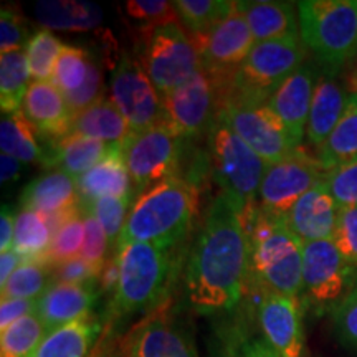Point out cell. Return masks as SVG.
<instances>
[{
	"instance_id": "obj_1",
	"label": "cell",
	"mask_w": 357,
	"mask_h": 357,
	"mask_svg": "<svg viewBox=\"0 0 357 357\" xmlns=\"http://www.w3.org/2000/svg\"><path fill=\"white\" fill-rule=\"evenodd\" d=\"M250 276L247 231L238 213L220 194L208 205L185 266L187 303L205 316L234 311Z\"/></svg>"
},
{
	"instance_id": "obj_2",
	"label": "cell",
	"mask_w": 357,
	"mask_h": 357,
	"mask_svg": "<svg viewBox=\"0 0 357 357\" xmlns=\"http://www.w3.org/2000/svg\"><path fill=\"white\" fill-rule=\"evenodd\" d=\"M199 211V192L192 182L177 176L141 190L134 200L116 250L128 243L181 247Z\"/></svg>"
},
{
	"instance_id": "obj_3",
	"label": "cell",
	"mask_w": 357,
	"mask_h": 357,
	"mask_svg": "<svg viewBox=\"0 0 357 357\" xmlns=\"http://www.w3.org/2000/svg\"><path fill=\"white\" fill-rule=\"evenodd\" d=\"M250 250V276L258 288L287 296L303 294V242L283 217L257 205L242 222Z\"/></svg>"
},
{
	"instance_id": "obj_4",
	"label": "cell",
	"mask_w": 357,
	"mask_h": 357,
	"mask_svg": "<svg viewBox=\"0 0 357 357\" xmlns=\"http://www.w3.org/2000/svg\"><path fill=\"white\" fill-rule=\"evenodd\" d=\"M181 247H158L136 242L116 250L119 283L109 314L113 318H124L146 312L166 300L176 281Z\"/></svg>"
},
{
	"instance_id": "obj_5",
	"label": "cell",
	"mask_w": 357,
	"mask_h": 357,
	"mask_svg": "<svg viewBox=\"0 0 357 357\" xmlns=\"http://www.w3.org/2000/svg\"><path fill=\"white\" fill-rule=\"evenodd\" d=\"M213 178L242 222L258 205L268 164L227 124L220 114L208 129Z\"/></svg>"
},
{
	"instance_id": "obj_6",
	"label": "cell",
	"mask_w": 357,
	"mask_h": 357,
	"mask_svg": "<svg viewBox=\"0 0 357 357\" xmlns=\"http://www.w3.org/2000/svg\"><path fill=\"white\" fill-rule=\"evenodd\" d=\"M300 35L326 68L336 71L357 60L356 0L298 2Z\"/></svg>"
},
{
	"instance_id": "obj_7",
	"label": "cell",
	"mask_w": 357,
	"mask_h": 357,
	"mask_svg": "<svg viewBox=\"0 0 357 357\" xmlns=\"http://www.w3.org/2000/svg\"><path fill=\"white\" fill-rule=\"evenodd\" d=\"M305 63L306 47L301 37L255 43L236 70L220 109L227 105H266L276 89Z\"/></svg>"
},
{
	"instance_id": "obj_8",
	"label": "cell",
	"mask_w": 357,
	"mask_h": 357,
	"mask_svg": "<svg viewBox=\"0 0 357 357\" xmlns=\"http://www.w3.org/2000/svg\"><path fill=\"white\" fill-rule=\"evenodd\" d=\"M141 37L137 60L144 66L160 98L181 88L202 71L197 48L177 24L162 25Z\"/></svg>"
},
{
	"instance_id": "obj_9",
	"label": "cell",
	"mask_w": 357,
	"mask_h": 357,
	"mask_svg": "<svg viewBox=\"0 0 357 357\" xmlns=\"http://www.w3.org/2000/svg\"><path fill=\"white\" fill-rule=\"evenodd\" d=\"M197 48L202 71L207 73L215 84L220 106L225 101L236 70L247 60L255 47L250 26L243 13L238 10V2L234 10L204 37H189Z\"/></svg>"
},
{
	"instance_id": "obj_10",
	"label": "cell",
	"mask_w": 357,
	"mask_h": 357,
	"mask_svg": "<svg viewBox=\"0 0 357 357\" xmlns=\"http://www.w3.org/2000/svg\"><path fill=\"white\" fill-rule=\"evenodd\" d=\"M184 139L164 119L144 131L129 134L121 151L134 187L144 190L155 182L176 176Z\"/></svg>"
},
{
	"instance_id": "obj_11",
	"label": "cell",
	"mask_w": 357,
	"mask_h": 357,
	"mask_svg": "<svg viewBox=\"0 0 357 357\" xmlns=\"http://www.w3.org/2000/svg\"><path fill=\"white\" fill-rule=\"evenodd\" d=\"M326 174L328 171L319 159L300 146L288 158L266 167L258 204L265 211L284 218L306 192L324 182Z\"/></svg>"
},
{
	"instance_id": "obj_12",
	"label": "cell",
	"mask_w": 357,
	"mask_h": 357,
	"mask_svg": "<svg viewBox=\"0 0 357 357\" xmlns=\"http://www.w3.org/2000/svg\"><path fill=\"white\" fill-rule=\"evenodd\" d=\"M357 268L339 253L333 240L303 243V294L312 307H334L349 291Z\"/></svg>"
},
{
	"instance_id": "obj_13",
	"label": "cell",
	"mask_w": 357,
	"mask_h": 357,
	"mask_svg": "<svg viewBox=\"0 0 357 357\" xmlns=\"http://www.w3.org/2000/svg\"><path fill=\"white\" fill-rule=\"evenodd\" d=\"M111 101L131 131H144L164 119L162 101L137 58L123 53L111 77Z\"/></svg>"
},
{
	"instance_id": "obj_14",
	"label": "cell",
	"mask_w": 357,
	"mask_h": 357,
	"mask_svg": "<svg viewBox=\"0 0 357 357\" xmlns=\"http://www.w3.org/2000/svg\"><path fill=\"white\" fill-rule=\"evenodd\" d=\"M218 114L268 166L288 158L300 147L283 121L266 105H227Z\"/></svg>"
},
{
	"instance_id": "obj_15",
	"label": "cell",
	"mask_w": 357,
	"mask_h": 357,
	"mask_svg": "<svg viewBox=\"0 0 357 357\" xmlns=\"http://www.w3.org/2000/svg\"><path fill=\"white\" fill-rule=\"evenodd\" d=\"M160 101L164 121L185 139L199 136L205 129H211L220 109L215 84L204 71L181 88L160 98Z\"/></svg>"
},
{
	"instance_id": "obj_16",
	"label": "cell",
	"mask_w": 357,
	"mask_h": 357,
	"mask_svg": "<svg viewBox=\"0 0 357 357\" xmlns=\"http://www.w3.org/2000/svg\"><path fill=\"white\" fill-rule=\"evenodd\" d=\"M260 298L257 314L263 337L281 357H303L305 329H303L300 298L287 296L258 288Z\"/></svg>"
},
{
	"instance_id": "obj_17",
	"label": "cell",
	"mask_w": 357,
	"mask_h": 357,
	"mask_svg": "<svg viewBox=\"0 0 357 357\" xmlns=\"http://www.w3.org/2000/svg\"><path fill=\"white\" fill-rule=\"evenodd\" d=\"M318 78L319 75L316 66L306 61L276 89L275 95L266 102L268 108L288 128L296 144H301L303 136L306 134L312 95H314Z\"/></svg>"
},
{
	"instance_id": "obj_18",
	"label": "cell",
	"mask_w": 357,
	"mask_h": 357,
	"mask_svg": "<svg viewBox=\"0 0 357 357\" xmlns=\"http://www.w3.org/2000/svg\"><path fill=\"white\" fill-rule=\"evenodd\" d=\"M339 205L329 194L324 182H319L293 205L284 222L303 243L333 240L336 231Z\"/></svg>"
},
{
	"instance_id": "obj_19",
	"label": "cell",
	"mask_w": 357,
	"mask_h": 357,
	"mask_svg": "<svg viewBox=\"0 0 357 357\" xmlns=\"http://www.w3.org/2000/svg\"><path fill=\"white\" fill-rule=\"evenodd\" d=\"M101 289L98 281L63 283L53 281L52 287L38 300L37 312L47 331L93 314Z\"/></svg>"
},
{
	"instance_id": "obj_20",
	"label": "cell",
	"mask_w": 357,
	"mask_h": 357,
	"mask_svg": "<svg viewBox=\"0 0 357 357\" xmlns=\"http://www.w3.org/2000/svg\"><path fill=\"white\" fill-rule=\"evenodd\" d=\"M22 111L47 139H60L71 131L75 116L63 93L52 82H32Z\"/></svg>"
},
{
	"instance_id": "obj_21",
	"label": "cell",
	"mask_w": 357,
	"mask_h": 357,
	"mask_svg": "<svg viewBox=\"0 0 357 357\" xmlns=\"http://www.w3.org/2000/svg\"><path fill=\"white\" fill-rule=\"evenodd\" d=\"M351 93L333 73H321L316 82L314 95L306 126V139L316 149L334 131L351 100Z\"/></svg>"
},
{
	"instance_id": "obj_22",
	"label": "cell",
	"mask_w": 357,
	"mask_h": 357,
	"mask_svg": "<svg viewBox=\"0 0 357 357\" xmlns=\"http://www.w3.org/2000/svg\"><path fill=\"white\" fill-rule=\"evenodd\" d=\"M20 204L24 208L38 212L45 217L77 211L79 208L77 178L60 169H50L25 187Z\"/></svg>"
},
{
	"instance_id": "obj_23",
	"label": "cell",
	"mask_w": 357,
	"mask_h": 357,
	"mask_svg": "<svg viewBox=\"0 0 357 357\" xmlns=\"http://www.w3.org/2000/svg\"><path fill=\"white\" fill-rule=\"evenodd\" d=\"M116 146L119 144H108L82 134L70 132L60 139H48L47 160L43 167L48 171L60 169L78 181L84 172L105 159Z\"/></svg>"
},
{
	"instance_id": "obj_24",
	"label": "cell",
	"mask_w": 357,
	"mask_h": 357,
	"mask_svg": "<svg viewBox=\"0 0 357 357\" xmlns=\"http://www.w3.org/2000/svg\"><path fill=\"white\" fill-rule=\"evenodd\" d=\"M238 10L243 13L257 43L283 40L300 35V19L291 2H275V0H253L238 2Z\"/></svg>"
},
{
	"instance_id": "obj_25",
	"label": "cell",
	"mask_w": 357,
	"mask_h": 357,
	"mask_svg": "<svg viewBox=\"0 0 357 357\" xmlns=\"http://www.w3.org/2000/svg\"><path fill=\"white\" fill-rule=\"evenodd\" d=\"M121 146H116L105 159L78 178L79 205H88L100 197L134 195V182L124 162Z\"/></svg>"
},
{
	"instance_id": "obj_26",
	"label": "cell",
	"mask_w": 357,
	"mask_h": 357,
	"mask_svg": "<svg viewBox=\"0 0 357 357\" xmlns=\"http://www.w3.org/2000/svg\"><path fill=\"white\" fill-rule=\"evenodd\" d=\"M134 351L136 357H199L189 334L162 314L134 331Z\"/></svg>"
},
{
	"instance_id": "obj_27",
	"label": "cell",
	"mask_w": 357,
	"mask_h": 357,
	"mask_svg": "<svg viewBox=\"0 0 357 357\" xmlns=\"http://www.w3.org/2000/svg\"><path fill=\"white\" fill-rule=\"evenodd\" d=\"M101 331V319L88 314L48 331L32 357H88Z\"/></svg>"
},
{
	"instance_id": "obj_28",
	"label": "cell",
	"mask_w": 357,
	"mask_h": 357,
	"mask_svg": "<svg viewBox=\"0 0 357 357\" xmlns=\"http://www.w3.org/2000/svg\"><path fill=\"white\" fill-rule=\"evenodd\" d=\"M52 83L63 93L65 100L77 96L83 89L102 91V71L100 63L84 48L65 45L58 58Z\"/></svg>"
},
{
	"instance_id": "obj_29",
	"label": "cell",
	"mask_w": 357,
	"mask_h": 357,
	"mask_svg": "<svg viewBox=\"0 0 357 357\" xmlns=\"http://www.w3.org/2000/svg\"><path fill=\"white\" fill-rule=\"evenodd\" d=\"M108 144H123L131 134V128L113 101L100 100L89 108L75 114L71 131Z\"/></svg>"
},
{
	"instance_id": "obj_30",
	"label": "cell",
	"mask_w": 357,
	"mask_h": 357,
	"mask_svg": "<svg viewBox=\"0 0 357 357\" xmlns=\"http://www.w3.org/2000/svg\"><path fill=\"white\" fill-rule=\"evenodd\" d=\"M37 128L30 123L24 111L2 114L0 121V147L2 153L20 159L22 162L45 164L47 147L40 144Z\"/></svg>"
},
{
	"instance_id": "obj_31",
	"label": "cell",
	"mask_w": 357,
	"mask_h": 357,
	"mask_svg": "<svg viewBox=\"0 0 357 357\" xmlns=\"http://www.w3.org/2000/svg\"><path fill=\"white\" fill-rule=\"evenodd\" d=\"M316 158L326 171L357 159V95L351 96L341 121L324 144L316 149Z\"/></svg>"
},
{
	"instance_id": "obj_32",
	"label": "cell",
	"mask_w": 357,
	"mask_h": 357,
	"mask_svg": "<svg viewBox=\"0 0 357 357\" xmlns=\"http://www.w3.org/2000/svg\"><path fill=\"white\" fill-rule=\"evenodd\" d=\"M53 240V230L47 217L22 207L15 217L13 252L24 261H42Z\"/></svg>"
},
{
	"instance_id": "obj_33",
	"label": "cell",
	"mask_w": 357,
	"mask_h": 357,
	"mask_svg": "<svg viewBox=\"0 0 357 357\" xmlns=\"http://www.w3.org/2000/svg\"><path fill=\"white\" fill-rule=\"evenodd\" d=\"M29 60L25 50L2 53L0 56V108L3 114L17 113L24 108L30 89Z\"/></svg>"
},
{
	"instance_id": "obj_34",
	"label": "cell",
	"mask_w": 357,
	"mask_h": 357,
	"mask_svg": "<svg viewBox=\"0 0 357 357\" xmlns=\"http://www.w3.org/2000/svg\"><path fill=\"white\" fill-rule=\"evenodd\" d=\"M172 3L189 37L207 35L236 6L229 0H176Z\"/></svg>"
},
{
	"instance_id": "obj_35",
	"label": "cell",
	"mask_w": 357,
	"mask_h": 357,
	"mask_svg": "<svg viewBox=\"0 0 357 357\" xmlns=\"http://www.w3.org/2000/svg\"><path fill=\"white\" fill-rule=\"evenodd\" d=\"M53 281V268L47 263L38 260L22 261L7 283L0 288L2 300H40Z\"/></svg>"
},
{
	"instance_id": "obj_36",
	"label": "cell",
	"mask_w": 357,
	"mask_h": 357,
	"mask_svg": "<svg viewBox=\"0 0 357 357\" xmlns=\"http://www.w3.org/2000/svg\"><path fill=\"white\" fill-rule=\"evenodd\" d=\"M37 15L42 24L61 30H88L101 19L96 6L82 2H40Z\"/></svg>"
},
{
	"instance_id": "obj_37",
	"label": "cell",
	"mask_w": 357,
	"mask_h": 357,
	"mask_svg": "<svg viewBox=\"0 0 357 357\" xmlns=\"http://www.w3.org/2000/svg\"><path fill=\"white\" fill-rule=\"evenodd\" d=\"M47 333L38 312L15 321L2 331L0 357H32Z\"/></svg>"
},
{
	"instance_id": "obj_38",
	"label": "cell",
	"mask_w": 357,
	"mask_h": 357,
	"mask_svg": "<svg viewBox=\"0 0 357 357\" xmlns=\"http://www.w3.org/2000/svg\"><path fill=\"white\" fill-rule=\"evenodd\" d=\"M63 48L65 45L61 40L47 29L38 30L30 37L25 53L32 82H52L53 71Z\"/></svg>"
},
{
	"instance_id": "obj_39",
	"label": "cell",
	"mask_w": 357,
	"mask_h": 357,
	"mask_svg": "<svg viewBox=\"0 0 357 357\" xmlns=\"http://www.w3.org/2000/svg\"><path fill=\"white\" fill-rule=\"evenodd\" d=\"M82 207V205H79ZM84 243V215L79 211L71 220H68L60 230L53 235L52 245L48 248L43 263L50 268H56L63 263L82 257Z\"/></svg>"
},
{
	"instance_id": "obj_40",
	"label": "cell",
	"mask_w": 357,
	"mask_h": 357,
	"mask_svg": "<svg viewBox=\"0 0 357 357\" xmlns=\"http://www.w3.org/2000/svg\"><path fill=\"white\" fill-rule=\"evenodd\" d=\"M134 200L132 195H124V197H116V195H108V197H100L93 200L91 204L83 205L82 208L93 213L100 225L108 236L109 243H118L119 236L123 234L124 223L128 220L129 212H131Z\"/></svg>"
},
{
	"instance_id": "obj_41",
	"label": "cell",
	"mask_w": 357,
	"mask_h": 357,
	"mask_svg": "<svg viewBox=\"0 0 357 357\" xmlns=\"http://www.w3.org/2000/svg\"><path fill=\"white\" fill-rule=\"evenodd\" d=\"M126 15L139 25V33L146 35L162 25L176 24L178 19L172 2L164 0H128Z\"/></svg>"
},
{
	"instance_id": "obj_42",
	"label": "cell",
	"mask_w": 357,
	"mask_h": 357,
	"mask_svg": "<svg viewBox=\"0 0 357 357\" xmlns=\"http://www.w3.org/2000/svg\"><path fill=\"white\" fill-rule=\"evenodd\" d=\"M333 323L339 341L357 352V270L349 291L333 307Z\"/></svg>"
},
{
	"instance_id": "obj_43",
	"label": "cell",
	"mask_w": 357,
	"mask_h": 357,
	"mask_svg": "<svg viewBox=\"0 0 357 357\" xmlns=\"http://www.w3.org/2000/svg\"><path fill=\"white\" fill-rule=\"evenodd\" d=\"M324 184L339 208L357 207V159L328 171Z\"/></svg>"
},
{
	"instance_id": "obj_44",
	"label": "cell",
	"mask_w": 357,
	"mask_h": 357,
	"mask_svg": "<svg viewBox=\"0 0 357 357\" xmlns=\"http://www.w3.org/2000/svg\"><path fill=\"white\" fill-rule=\"evenodd\" d=\"M82 211L84 215V243L82 250V258L95 268L98 275H100L102 265L108 260L109 240L95 215L84 211V208H82Z\"/></svg>"
},
{
	"instance_id": "obj_45",
	"label": "cell",
	"mask_w": 357,
	"mask_h": 357,
	"mask_svg": "<svg viewBox=\"0 0 357 357\" xmlns=\"http://www.w3.org/2000/svg\"><path fill=\"white\" fill-rule=\"evenodd\" d=\"M333 242L344 260L357 268V207H344L339 211Z\"/></svg>"
},
{
	"instance_id": "obj_46",
	"label": "cell",
	"mask_w": 357,
	"mask_h": 357,
	"mask_svg": "<svg viewBox=\"0 0 357 357\" xmlns=\"http://www.w3.org/2000/svg\"><path fill=\"white\" fill-rule=\"evenodd\" d=\"M29 40L25 20L15 10L3 7L0 13V52L25 50Z\"/></svg>"
},
{
	"instance_id": "obj_47",
	"label": "cell",
	"mask_w": 357,
	"mask_h": 357,
	"mask_svg": "<svg viewBox=\"0 0 357 357\" xmlns=\"http://www.w3.org/2000/svg\"><path fill=\"white\" fill-rule=\"evenodd\" d=\"M53 278L63 283H86V281H98V271L79 257L53 268Z\"/></svg>"
},
{
	"instance_id": "obj_48",
	"label": "cell",
	"mask_w": 357,
	"mask_h": 357,
	"mask_svg": "<svg viewBox=\"0 0 357 357\" xmlns=\"http://www.w3.org/2000/svg\"><path fill=\"white\" fill-rule=\"evenodd\" d=\"M38 300H2L0 305V331L25 316L37 312Z\"/></svg>"
},
{
	"instance_id": "obj_49",
	"label": "cell",
	"mask_w": 357,
	"mask_h": 357,
	"mask_svg": "<svg viewBox=\"0 0 357 357\" xmlns=\"http://www.w3.org/2000/svg\"><path fill=\"white\" fill-rule=\"evenodd\" d=\"M119 283V261L118 255L108 257V260L102 265L100 275H98V287H100L101 293L116 291Z\"/></svg>"
},
{
	"instance_id": "obj_50",
	"label": "cell",
	"mask_w": 357,
	"mask_h": 357,
	"mask_svg": "<svg viewBox=\"0 0 357 357\" xmlns=\"http://www.w3.org/2000/svg\"><path fill=\"white\" fill-rule=\"evenodd\" d=\"M15 217L12 208L3 205L0 213V250L8 252L13 247V235H15Z\"/></svg>"
},
{
	"instance_id": "obj_51",
	"label": "cell",
	"mask_w": 357,
	"mask_h": 357,
	"mask_svg": "<svg viewBox=\"0 0 357 357\" xmlns=\"http://www.w3.org/2000/svg\"><path fill=\"white\" fill-rule=\"evenodd\" d=\"M231 357H281L273 347L261 339H252L242 344Z\"/></svg>"
},
{
	"instance_id": "obj_52",
	"label": "cell",
	"mask_w": 357,
	"mask_h": 357,
	"mask_svg": "<svg viewBox=\"0 0 357 357\" xmlns=\"http://www.w3.org/2000/svg\"><path fill=\"white\" fill-rule=\"evenodd\" d=\"M22 164L24 162L20 159L2 153V155H0V178H2V184H7V182L19 178L22 172Z\"/></svg>"
},
{
	"instance_id": "obj_53",
	"label": "cell",
	"mask_w": 357,
	"mask_h": 357,
	"mask_svg": "<svg viewBox=\"0 0 357 357\" xmlns=\"http://www.w3.org/2000/svg\"><path fill=\"white\" fill-rule=\"evenodd\" d=\"M22 261L24 260L13 250H8V252H3L0 255V288L7 283L8 278L13 275V271L20 266Z\"/></svg>"
},
{
	"instance_id": "obj_54",
	"label": "cell",
	"mask_w": 357,
	"mask_h": 357,
	"mask_svg": "<svg viewBox=\"0 0 357 357\" xmlns=\"http://www.w3.org/2000/svg\"><path fill=\"white\" fill-rule=\"evenodd\" d=\"M106 357H136V351H134V331L124 341L119 342L118 346L113 347Z\"/></svg>"
},
{
	"instance_id": "obj_55",
	"label": "cell",
	"mask_w": 357,
	"mask_h": 357,
	"mask_svg": "<svg viewBox=\"0 0 357 357\" xmlns=\"http://www.w3.org/2000/svg\"><path fill=\"white\" fill-rule=\"evenodd\" d=\"M356 3H357V0H356Z\"/></svg>"
}]
</instances>
